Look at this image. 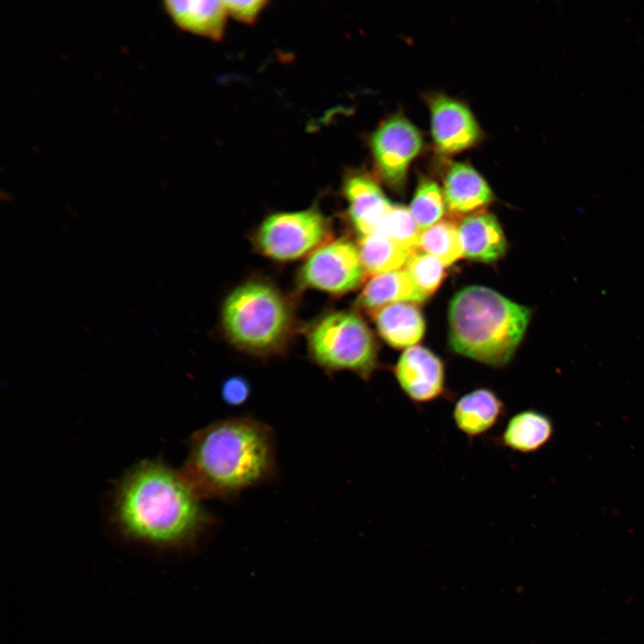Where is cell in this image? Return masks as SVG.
<instances>
[{
    "label": "cell",
    "mask_w": 644,
    "mask_h": 644,
    "mask_svg": "<svg viewBox=\"0 0 644 644\" xmlns=\"http://www.w3.org/2000/svg\"><path fill=\"white\" fill-rule=\"evenodd\" d=\"M181 471L202 499L234 498L275 476L273 430L251 417L215 421L191 436Z\"/></svg>",
    "instance_id": "2"
},
{
    "label": "cell",
    "mask_w": 644,
    "mask_h": 644,
    "mask_svg": "<svg viewBox=\"0 0 644 644\" xmlns=\"http://www.w3.org/2000/svg\"><path fill=\"white\" fill-rule=\"evenodd\" d=\"M419 248L437 258L445 267L463 256L458 227L451 221H439L421 231Z\"/></svg>",
    "instance_id": "20"
},
{
    "label": "cell",
    "mask_w": 644,
    "mask_h": 644,
    "mask_svg": "<svg viewBox=\"0 0 644 644\" xmlns=\"http://www.w3.org/2000/svg\"><path fill=\"white\" fill-rule=\"evenodd\" d=\"M357 246L363 268L371 275L401 269L412 255L378 233L361 236Z\"/></svg>",
    "instance_id": "19"
},
{
    "label": "cell",
    "mask_w": 644,
    "mask_h": 644,
    "mask_svg": "<svg viewBox=\"0 0 644 644\" xmlns=\"http://www.w3.org/2000/svg\"><path fill=\"white\" fill-rule=\"evenodd\" d=\"M163 5L179 28L212 39L221 38L228 14L224 1L167 0Z\"/></svg>",
    "instance_id": "15"
},
{
    "label": "cell",
    "mask_w": 644,
    "mask_h": 644,
    "mask_svg": "<svg viewBox=\"0 0 644 644\" xmlns=\"http://www.w3.org/2000/svg\"><path fill=\"white\" fill-rule=\"evenodd\" d=\"M327 217L318 208L277 212L267 216L254 234L257 249L278 261L301 258L326 242L330 233Z\"/></svg>",
    "instance_id": "6"
},
{
    "label": "cell",
    "mask_w": 644,
    "mask_h": 644,
    "mask_svg": "<svg viewBox=\"0 0 644 644\" xmlns=\"http://www.w3.org/2000/svg\"><path fill=\"white\" fill-rule=\"evenodd\" d=\"M430 127L434 144L443 154H454L472 147L480 137L479 126L462 102L445 95L429 99Z\"/></svg>",
    "instance_id": "10"
},
{
    "label": "cell",
    "mask_w": 644,
    "mask_h": 644,
    "mask_svg": "<svg viewBox=\"0 0 644 644\" xmlns=\"http://www.w3.org/2000/svg\"><path fill=\"white\" fill-rule=\"evenodd\" d=\"M393 372L402 392L416 405L430 403L450 395L445 364L426 347L415 345L407 348L397 360Z\"/></svg>",
    "instance_id": "9"
},
{
    "label": "cell",
    "mask_w": 644,
    "mask_h": 644,
    "mask_svg": "<svg viewBox=\"0 0 644 644\" xmlns=\"http://www.w3.org/2000/svg\"><path fill=\"white\" fill-rule=\"evenodd\" d=\"M227 13L243 22L254 21L266 5V1H224Z\"/></svg>",
    "instance_id": "25"
},
{
    "label": "cell",
    "mask_w": 644,
    "mask_h": 644,
    "mask_svg": "<svg viewBox=\"0 0 644 644\" xmlns=\"http://www.w3.org/2000/svg\"><path fill=\"white\" fill-rule=\"evenodd\" d=\"M221 320L231 343L260 357L280 352L293 326L285 297L262 280H250L234 288L223 303Z\"/></svg>",
    "instance_id": "4"
},
{
    "label": "cell",
    "mask_w": 644,
    "mask_h": 644,
    "mask_svg": "<svg viewBox=\"0 0 644 644\" xmlns=\"http://www.w3.org/2000/svg\"><path fill=\"white\" fill-rule=\"evenodd\" d=\"M419 292L428 299L433 294L445 277V266L426 252L413 253L404 268Z\"/></svg>",
    "instance_id": "23"
},
{
    "label": "cell",
    "mask_w": 644,
    "mask_h": 644,
    "mask_svg": "<svg viewBox=\"0 0 644 644\" xmlns=\"http://www.w3.org/2000/svg\"><path fill=\"white\" fill-rule=\"evenodd\" d=\"M363 268L358 246L340 238L324 243L312 252L300 269V286L331 294H343L363 281Z\"/></svg>",
    "instance_id": "7"
},
{
    "label": "cell",
    "mask_w": 644,
    "mask_h": 644,
    "mask_svg": "<svg viewBox=\"0 0 644 644\" xmlns=\"http://www.w3.org/2000/svg\"><path fill=\"white\" fill-rule=\"evenodd\" d=\"M466 258L492 262L501 258L507 248L503 229L496 217L487 212H476L465 216L457 225Z\"/></svg>",
    "instance_id": "13"
},
{
    "label": "cell",
    "mask_w": 644,
    "mask_h": 644,
    "mask_svg": "<svg viewBox=\"0 0 644 644\" xmlns=\"http://www.w3.org/2000/svg\"><path fill=\"white\" fill-rule=\"evenodd\" d=\"M443 194L446 208L454 214L478 212L493 200L485 179L470 165L454 163L444 178Z\"/></svg>",
    "instance_id": "14"
},
{
    "label": "cell",
    "mask_w": 644,
    "mask_h": 644,
    "mask_svg": "<svg viewBox=\"0 0 644 644\" xmlns=\"http://www.w3.org/2000/svg\"><path fill=\"white\" fill-rule=\"evenodd\" d=\"M250 394V385L242 377H231L222 384V399L229 405L242 404L248 400Z\"/></svg>",
    "instance_id": "24"
},
{
    "label": "cell",
    "mask_w": 644,
    "mask_h": 644,
    "mask_svg": "<svg viewBox=\"0 0 644 644\" xmlns=\"http://www.w3.org/2000/svg\"><path fill=\"white\" fill-rule=\"evenodd\" d=\"M426 300L413 284L407 271L398 269L372 275L360 292L357 304L372 314L391 303H420Z\"/></svg>",
    "instance_id": "18"
},
{
    "label": "cell",
    "mask_w": 644,
    "mask_h": 644,
    "mask_svg": "<svg viewBox=\"0 0 644 644\" xmlns=\"http://www.w3.org/2000/svg\"><path fill=\"white\" fill-rule=\"evenodd\" d=\"M550 417L542 411L527 409L513 414L498 437V443L512 451L531 453L541 449L553 436Z\"/></svg>",
    "instance_id": "17"
},
{
    "label": "cell",
    "mask_w": 644,
    "mask_h": 644,
    "mask_svg": "<svg viewBox=\"0 0 644 644\" xmlns=\"http://www.w3.org/2000/svg\"><path fill=\"white\" fill-rule=\"evenodd\" d=\"M445 208L443 191L434 181L421 179L409 208L419 228L423 231L439 222Z\"/></svg>",
    "instance_id": "22"
},
{
    "label": "cell",
    "mask_w": 644,
    "mask_h": 644,
    "mask_svg": "<svg viewBox=\"0 0 644 644\" xmlns=\"http://www.w3.org/2000/svg\"><path fill=\"white\" fill-rule=\"evenodd\" d=\"M448 319L449 344L455 353L500 368L513 358L530 310L490 288L470 286L452 299Z\"/></svg>",
    "instance_id": "3"
},
{
    "label": "cell",
    "mask_w": 644,
    "mask_h": 644,
    "mask_svg": "<svg viewBox=\"0 0 644 644\" xmlns=\"http://www.w3.org/2000/svg\"><path fill=\"white\" fill-rule=\"evenodd\" d=\"M309 357L328 373L351 371L369 381L378 368V349L367 324L352 311H334L309 329Z\"/></svg>",
    "instance_id": "5"
},
{
    "label": "cell",
    "mask_w": 644,
    "mask_h": 644,
    "mask_svg": "<svg viewBox=\"0 0 644 644\" xmlns=\"http://www.w3.org/2000/svg\"><path fill=\"white\" fill-rule=\"evenodd\" d=\"M370 145L380 177L394 190L402 188L408 168L422 147L419 130L406 118L393 116L373 132Z\"/></svg>",
    "instance_id": "8"
},
{
    "label": "cell",
    "mask_w": 644,
    "mask_h": 644,
    "mask_svg": "<svg viewBox=\"0 0 644 644\" xmlns=\"http://www.w3.org/2000/svg\"><path fill=\"white\" fill-rule=\"evenodd\" d=\"M375 233H381L411 254L419 248L421 230L409 208L392 205L378 223Z\"/></svg>",
    "instance_id": "21"
},
{
    "label": "cell",
    "mask_w": 644,
    "mask_h": 644,
    "mask_svg": "<svg viewBox=\"0 0 644 644\" xmlns=\"http://www.w3.org/2000/svg\"><path fill=\"white\" fill-rule=\"evenodd\" d=\"M505 414L504 401L489 387H477L461 395L452 411L457 429L470 440L490 431Z\"/></svg>",
    "instance_id": "11"
},
{
    "label": "cell",
    "mask_w": 644,
    "mask_h": 644,
    "mask_svg": "<svg viewBox=\"0 0 644 644\" xmlns=\"http://www.w3.org/2000/svg\"><path fill=\"white\" fill-rule=\"evenodd\" d=\"M343 193L350 220L360 236L375 233L378 223L393 205L377 182L363 174L348 177L344 181Z\"/></svg>",
    "instance_id": "12"
},
{
    "label": "cell",
    "mask_w": 644,
    "mask_h": 644,
    "mask_svg": "<svg viewBox=\"0 0 644 644\" xmlns=\"http://www.w3.org/2000/svg\"><path fill=\"white\" fill-rule=\"evenodd\" d=\"M201 497L162 459L140 461L116 481L110 521L125 538L161 549L187 548L213 523Z\"/></svg>",
    "instance_id": "1"
},
{
    "label": "cell",
    "mask_w": 644,
    "mask_h": 644,
    "mask_svg": "<svg viewBox=\"0 0 644 644\" xmlns=\"http://www.w3.org/2000/svg\"><path fill=\"white\" fill-rule=\"evenodd\" d=\"M371 315L380 336L394 348L415 346L423 337L425 322L415 303H391Z\"/></svg>",
    "instance_id": "16"
}]
</instances>
